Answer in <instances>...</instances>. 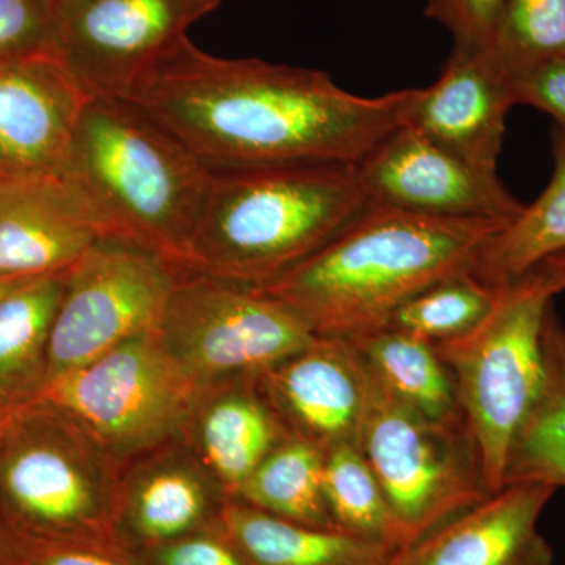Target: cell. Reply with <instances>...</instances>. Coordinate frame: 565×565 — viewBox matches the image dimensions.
Segmentation results:
<instances>
[{"mask_svg": "<svg viewBox=\"0 0 565 565\" xmlns=\"http://www.w3.org/2000/svg\"><path fill=\"white\" fill-rule=\"evenodd\" d=\"M505 225L370 204L307 262L258 289L291 308L316 337L353 340L386 329L396 310L435 282L470 273Z\"/></svg>", "mask_w": 565, "mask_h": 565, "instance_id": "cell-2", "label": "cell"}, {"mask_svg": "<svg viewBox=\"0 0 565 565\" xmlns=\"http://www.w3.org/2000/svg\"><path fill=\"white\" fill-rule=\"evenodd\" d=\"M422 88L366 98L318 70L222 58L185 40L129 102L212 169L362 161L407 125Z\"/></svg>", "mask_w": 565, "mask_h": 565, "instance_id": "cell-1", "label": "cell"}, {"mask_svg": "<svg viewBox=\"0 0 565 565\" xmlns=\"http://www.w3.org/2000/svg\"><path fill=\"white\" fill-rule=\"evenodd\" d=\"M487 50L514 79L565 55V0H505Z\"/></svg>", "mask_w": 565, "mask_h": 565, "instance_id": "cell-28", "label": "cell"}, {"mask_svg": "<svg viewBox=\"0 0 565 565\" xmlns=\"http://www.w3.org/2000/svg\"><path fill=\"white\" fill-rule=\"evenodd\" d=\"M104 234L63 173H0V280L66 273Z\"/></svg>", "mask_w": 565, "mask_h": 565, "instance_id": "cell-14", "label": "cell"}, {"mask_svg": "<svg viewBox=\"0 0 565 565\" xmlns=\"http://www.w3.org/2000/svg\"><path fill=\"white\" fill-rule=\"evenodd\" d=\"M180 273L125 241L103 237L93 244L66 274L47 349V381L154 332Z\"/></svg>", "mask_w": 565, "mask_h": 565, "instance_id": "cell-10", "label": "cell"}, {"mask_svg": "<svg viewBox=\"0 0 565 565\" xmlns=\"http://www.w3.org/2000/svg\"><path fill=\"white\" fill-rule=\"evenodd\" d=\"M55 14L44 0H0V61L50 54Z\"/></svg>", "mask_w": 565, "mask_h": 565, "instance_id": "cell-29", "label": "cell"}, {"mask_svg": "<svg viewBox=\"0 0 565 565\" xmlns=\"http://www.w3.org/2000/svg\"><path fill=\"white\" fill-rule=\"evenodd\" d=\"M367 206L356 163L212 169L184 270L262 288L321 250Z\"/></svg>", "mask_w": 565, "mask_h": 565, "instance_id": "cell-3", "label": "cell"}, {"mask_svg": "<svg viewBox=\"0 0 565 565\" xmlns=\"http://www.w3.org/2000/svg\"><path fill=\"white\" fill-rule=\"evenodd\" d=\"M199 386L154 330L51 379L35 399L73 419L125 467L180 434Z\"/></svg>", "mask_w": 565, "mask_h": 565, "instance_id": "cell-8", "label": "cell"}, {"mask_svg": "<svg viewBox=\"0 0 565 565\" xmlns=\"http://www.w3.org/2000/svg\"><path fill=\"white\" fill-rule=\"evenodd\" d=\"M500 292L501 289L482 285L470 273L455 275L405 302L386 327L433 344L452 340L484 321Z\"/></svg>", "mask_w": 565, "mask_h": 565, "instance_id": "cell-27", "label": "cell"}, {"mask_svg": "<svg viewBox=\"0 0 565 565\" xmlns=\"http://www.w3.org/2000/svg\"><path fill=\"white\" fill-rule=\"evenodd\" d=\"M134 555L141 565H250L221 525Z\"/></svg>", "mask_w": 565, "mask_h": 565, "instance_id": "cell-31", "label": "cell"}, {"mask_svg": "<svg viewBox=\"0 0 565 565\" xmlns=\"http://www.w3.org/2000/svg\"><path fill=\"white\" fill-rule=\"evenodd\" d=\"M230 497L177 435L122 467L115 533L128 552L218 525Z\"/></svg>", "mask_w": 565, "mask_h": 565, "instance_id": "cell-13", "label": "cell"}, {"mask_svg": "<svg viewBox=\"0 0 565 565\" xmlns=\"http://www.w3.org/2000/svg\"><path fill=\"white\" fill-rule=\"evenodd\" d=\"M323 451L289 435L248 476L234 501L297 525L338 531L322 490Z\"/></svg>", "mask_w": 565, "mask_h": 565, "instance_id": "cell-25", "label": "cell"}, {"mask_svg": "<svg viewBox=\"0 0 565 565\" xmlns=\"http://www.w3.org/2000/svg\"><path fill=\"white\" fill-rule=\"evenodd\" d=\"M542 341L544 385L512 440L504 486L544 482L565 487V330L553 305L546 311Z\"/></svg>", "mask_w": 565, "mask_h": 565, "instance_id": "cell-24", "label": "cell"}, {"mask_svg": "<svg viewBox=\"0 0 565 565\" xmlns=\"http://www.w3.org/2000/svg\"><path fill=\"white\" fill-rule=\"evenodd\" d=\"M512 88L515 104H530L546 111L565 129V55L516 74Z\"/></svg>", "mask_w": 565, "mask_h": 565, "instance_id": "cell-32", "label": "cell"}, {"mask_svg": "<svg viewBox=\"0 0 565 565\" xmlns=\"http://www.w3.org/2000/svg\"><path fill=\"white\" fill-rule=\"evenodd\" d=\"M514 104L511 76L487 47H452L444 73L419 92L407 125L471 166L497 170Z\"/></svg>", "mask_w": 565, "mask_h": 565, "instance_id": "cell-17", "label": "cell"}, {"mask_svg": "<svg viewBox=\"0 0 565 565\" xmlns=\"http://www.w3.org/2000/svg\"><path fill=\"white\" fill-rule=\"evenodd\" d=\"M555 492L544 482L504 486L394 553L390 565H552L539 519Z\"/></svg>", "mask_w": 565, "mask_h": 565, "instance_id": "cell-18", "label": "cell"}, {"mask_svg": "<svg viewBox=\"0 0 565 565\" xmlns=\"http://www.w3.org/2000/svg\"><path fill=\"white\" fill-rule=\"evenodd\" d=\"M121 471L73 419L29 401L0 433V520L20 542L122 546Z\"/></svg>", "mask_w": 565, "mask_h": 565, "instance_id": "cell-5", "label": "cell"}, {"mask_svg": "<svg viewBox=\"0 0 565 565\" xmlns=\"http://www.w3.org/2000/svg\"><path fill=\"white\" fill-rule=\"evenodd\" d=\"M366 374L360 449L382 487L403 550L492 492L467 424L430 422L367 367Z\"/></svg>", "mask_w": 565, "mask_h": 565, "instance_id": "cell-7", "label": "cell"}, {"mask_svg": "<svg viewBox=\"0 0 565 565\" xmlns=\"http://www.w3.org/2000/svg\"><path fill=\"white\" fill-rule=\"evenodd\" d=\"M218 525L250 565H390L396 553L382 542L297 525L234 500Z\"/></svg>", "mask_w": 565, "mask_h": 565, "instance_id": "cell-20", "label": "cell"}, {"mask_svg": "<svg viewBox=\"0 0 565 565\" xmlns=\"http://www.w3.org/2000/svg\"><path fill=\"white\" fill-rule=\"evenodd\" d=\"M322 490L338 531L399 552L392 512L360 446L340 445L323 452Z\"/></svg>", "mask_w": 565, "mask_h": 565, "instance_id": "cell-26", "label": "cell"}, {"mask_svg": "<svg viewBox=\"0 0 565 565\" xmlns=\"http://www.w3.org/2000/svg\"><path fill=\"white\" fill-rule=\"evenodd\" d=\"M68 270L22 281L0 299V396L28 403L46 384L52 326Z\"/></svg>", "mask_w": 565, "mask_h": 565, "instance_id": "cell-21", "label": "cell"}, {"mask_svg": "<svg viewBox=\"0 0 565 565\" xmlns=\"http://www.w3.org/2000/svg\"><path fill=\"white\" fill-rule=\"evenodd\" d=\"M44 2L50 6V9L52 11H57L58 9H62L63 6H66V3L73 2V0H44Z\"/></svg>", "mask_w": 565, "mask_h": 565, "instance_id": "cell-38", "label": "cell"}, {"mask_svg": "<svg viewBox=\"0 0 565 565\" xmlns=\"http://www.w3.org/2000/svg\"><path fill=\"white\" fill-rule=\"evenodd\" d=\"M534 270L545 275L546 280L552 282L556 292L564 291L565 289V252L556 253L550 256L545 262L539 264Z\"/></svg>", "mask_w": 565, "mask_h": 565, "instance_id": "cell-34", "label": "cell"}, {"mask_svg": "<svg viewBox=\"0 0 565 565\" xmlns=\"http://www.w3.org/2000/svg\"><path fill=\"white\" fill-rule=\"evenodd\" d=\"M62 173L107 237L184 273L212 167L173 134L125 99L88 98Z\"/></svg>", "mask_w": 565, "mask_h": 565, "instance_id": "cell-4", "label": "cell"}, {"mask_svg": "<svg viewBox=\"0 0 565 565\" xmlns=\"http://www.w3.org/2000/svg\"><path fill=\"white\" fill-rule=\"evenodd\" d=\"M87 102L54 52L0 61V173H62Z\"/></svg>", "mask_w": 565, "mask_h": 565, "instance_id": "cell-16", "label": "cell"}, {"mask_svg": "<svg viewBox=\"0 0 565 565\" xmlns=\"http://www.w3.org/2000/svg\"><path fill=\"white\" fill-rule=\"evenodd\" d=\"M256 377L267 404L294 437L323 452L360 446L367 374L348 341L319 338Z\"/></svg>", "mask_w": 565, "mask_h": 565, "instance_id": "cell-15", "label": "cell"}, {"mask_svg": "<svg viewBox=\"0 0 565 565\" xmlns=\"http://www.w3.org/2000/svg\"><path fill=\"white\" fill-rule=\"evenodd\" d=\"M348 343L381 384L424 418L441 424H467L457 399L455 379L433 343L390 327Z\"/></svg>", "mask_w": 565, "mask_h": 565, "instance_id": "cell-22", "label": "cell"}, {"mask_svg": "<svg viewBox=\"0 0 565 565\" xmlns=\"http://www.w3.org/2000/svg\"><path fill=\"white\" fill-rule=\"evenodd\" d=\"M555 172L544 193L494 234L479 253L471 277L501 289L556 253L565 252V129L555 132Z\"/></svg>", "mask_w": 565, "mask_h": 565, "instance_id": "cell-23", "label": "cell"}, {"mask_svg": "<svg viewBox=\"0 0 565 565\" xmlns=\"http://www.w3.org/2000/svg\"><path fill=\"white\" fill-rule=\"evenodd\" d=\"M556 289L533 270L501 288L493 310L468 333L435 343L455 379L487 487L503 489L512 440L545 379L544 323Z\"/></svg>", "mask_w": 565, "mask_h": 565, "instance_id": "cell-6", "label": "cell"}, {"mask_svg": "<svg viewBox=\"0 0 565 565\" xmlns=\"http://www.w3.org/2000/svg\"><path fill=\"white\" fill-rule=\"evenodd\" d=\"M17 542L20 565H141L137 556L122 546Z\"/></svg>", "mask_w": 565, "mask_h": 565, "instance_id": "cell-33", "label": "cell"}, {"mask_svg": "<svg viewBox=\"0 0 565 565\" xmlns=\"http://www.w3.org/2000/svg\"><path fill=\"white\" fill-rule=\"evenodd\" d=\"M28 281V280H25ZM22 281H2L0 280V299H2L3 296H6L7 292L10 291V289H13L14 286L20 285Z\"/></svg>", "mask_w": 565, "mask_h": 565, "instance_id": "cell-37", "label": "cell"}, {"mask_svg": "<svg viewBox=\"0 0 565 565\" xmlns=\"http://www.w3.org/2000/svg\"><path fill=\"white\" fill-rule=\"evenodd\" d=\"M0 565H20L17 539L0 520Z\"/></svg>", "mask_w": 565, "mask_h": 565, "instance_id": "cell-35", "label": "cell"}, {"mask_svg": "<svg viewBox=\"0 0 565 565\" xmlns=\"http://www.w3.org/2000/svg\"><path fill=\"white\" fill-rule=\"evenodd\" d=\"M374 206L456 221L511 223L523 211L497 170L479 169L404 125L356 162Z\"/></svg>", "mask_w": 565, "mask_h": 565, "instance_id": "cell-12", "label": "cell"}, {"mask_svg": "<svg viewBox=\"0 0 565 565\" xmlns=\"http://www.w3.org/2000/svg\"><path fill=\"white\" fill-rule=\"evenodd\" d=\"M22 404L25 403H18V401L9 399V397L0 396V433H2L3 427L9 424L11 416L14 415V412H17Z\"/></svg>", "mask_w": 565, "mask_h": 565, "instance_id": "cell-36", "label": "cell"}, {"mask_svg": "<svg viewBox=\"0 0 565 565\" xmlns=\"http://www.w3.org/2000/svg\"><path fill=\"white\" fill-rule=\"evenodd\" d=\"M222 0H73L55 11V55L88 98L128 99Z\"/></svg>", "mask_w": 565, "mask_h": 565, "instance_id": "cell-11", "label": "cell"}, {"mask_svg": "<svg viewBox=\"0 0 565 565\" xmlns=\"http://www.w3.org/2000/svg\"><path fill=\"white\" fill-rule=\"evenodd\" d=\"M180 437L234 500L248 476L289 437L256 375L200 384Z\"/></svg>", "mask_w": 565, "mask_h": 565, "instance_id": "cell-19", "label": "cell"}, {"mask_svg": "<svg viewBox=\"0 0 565 565\" xmlns=\"http://www.w3.org/2000/svg\"><path fill=\"white\" fill-rule=\"evenodd\" d=\"M505 0H426V14L440 22L457 50H482L492 40Z\"/></svg>", "mask_w": 565, "mask_h": 565, "instance_id": "cell-30", "label": "cell"}, {"mask_svg": "<svg viewBox=\"0 0 565 565\" xmlns=\"http://www.w3.org/2000/svg\"><path fill=\"white\" fill-rule=\"evenodd\" d=\"M156 334L199 384L262 374L319 340L269 294L185 270L178 274Z\"/></svg>", "mask_w": 565, "mask_h": 565, "instance_id": "cell-9", "label": "cell"}]
</instances>
